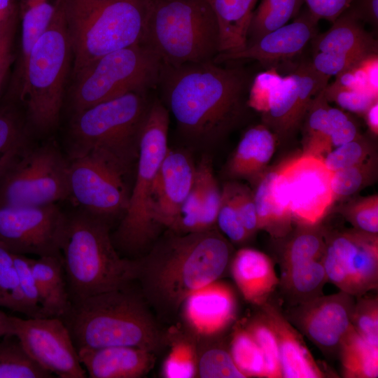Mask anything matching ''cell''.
Segmentation results:
<instances>
[{
	"instance_id": "obj_3",
	"label": "cell",
	"mask_w": 378,
	"mask_h": 378,
	"mask_svg": "<svg viewBox=\"0 0 378 378\" xmlns=\"http://www.w3.org/2000/svg\"><path fill=\"white\" fill-rule=\"evenodd\" d=\"M132 283L70 302L58 318L77 351L126 346L156 353L164 346V333L140 290L132 288Z\"/></svg>"
},
{
	"instance_id": "obj_32",
	"label": "cell",
	"mask_w": 378,
	"mask_h": 378,
	"mask_svg": "<svg viewBox=\"0 0 378 378\" xmlns=\"http://www.w3.org/2000/svg\"><path fill=\"white\" fill-rule=\"evenodd\" d=\"M53 375L38 365L13 333L0 342V378H50Z\"/></svg>"
},
{
	"instance_id": "obj_18",
	"label": "cell",
	"mask_w": 378,
	"mask_h": 378,
	"mask_svg": "<svg viewBox=\"0 0 378 378\" xmlns=\"http://www.w3.org/2000/svg\"><path fill=\"white\" fill-rule=\"evenodd\" d=\"M196 171L186 152L169 148L158 172L151 198V214L160 227L171 230L192 187Z\"/></svg>"
},
{
	"instance_id": "obj_58",
	"label": "cell",
	"mask_w": 378,
	"mask_h": 378,
	"mask_svg": "<svg viewBox=\"0 0 378 378\" xmlns=\"http://www.w3.org/2000/svg\"><path fill=\"white\" fill-rule=\"evenodd\" d=\"M15 27L14 26L0 34V66L7 59L13 57L11 52Z\"/></svg>"
},
{
	"instance_id": "obj_24",
	"label": "cell",
	"mask_w": 378,
	"mask_h": 378,
	"mask_svg": "<svg viewBox=\"0 0 378 378\" xmlns=\"http://www.w3.org/2000/svg\"><path fill=\"white\" fill-rule=\"evenodd\" d=\"M348 10L326 32L314 37L315 52H334L360 59L377 54V41Z\"/></svg>"
},
{
	"instance_id": "obj_60",
	"label": "cell",
	"mask_w": 378,
	"mask_h": 378,
	"mask_svg": "<svg viewBox=\"0 0 378 378\" xmlns=\"http://www.w3.org/2000/svg\"><path fill=\"white\" fill-rule=\"evenodd\" d=\"M370 130L376 135L378 133V102H374L365 113Z\"/></svg>"
},
{
	"instance_id": "obj_10",
	"label": "cell",
	"mask_w": 378,
	"mask_h": 378,
	"mask_svg": "<svg viewBox=\"0 0 378 378\" xmlns=\"http://www.w3.org/2000/svg\"><path fill=\"white\" fill-rule=\"evenodd\" d=\"M161 66L159 57L145 43L102 56L73 75L71 113L128 92L148 91L158 84Z\"/></svg>"
},
{
	"instance_id": "obj_34",
	"label": "cell",
	"mask_w": 378,
	"mask_h": 378,
	"mask_svg": "<svg viewBox=\"0 0 378 378\" xmlns=\"http://www.w3.org/2000/svg\"><path fill=\"white\" fill-rule=\"evenodd\" d=\"M0 307L36 318L20 289L13 253L0 243Z\"/></svg>"
},
{
	"instance_id": "obj_27",
	"label": "cell",
	"mask_w": 378,
	"mask_h": 378,
	"mask_svg": "<svg viewBox=\"0 0 378 378\" xmlns=\"http://www.w3.org/2000/svg\"><path fill=\"white\" fill-rule=\"evenodd\" d=\"M207 1L218 23L219 53L234 52L244 49L247 45L248 29L258 0Z\"/></svg>"
},
{
	"instance_id": "obj_41",
	"label": "cell",
	"mask_w": 378,
	"mask_h": 378,
	"mask_svg": "<svg viewBox=\"0 0 378 378\" xmlns=\"http://www.w3.org/2000/svg\"><path fill=\"white\" fill-rule=\"evenodd\" d=\"M282 78L276 67L269 68L255 76L248 89L246 102L248 107L262 113H265Z\"/></svg>"
},
{
	"instance_id": "obj_19",
	"label": "cell",
	"mask_w": 378,
	"mask_h": 378,
	"mask_svg": "<svg viewBox=\"0 0 378 378\" xmlns=\"http://www.w3.org/2000/svg\"><path fill=\"white\" fill-rule=\"evenodd\" d=\"M318 22L306 9L292 23L265 34L241 50L219 53L214 62L220 64L230 60L253 59L270 68V64L300 54L316 36Z\"/></svg>"
},
{
	"instance_id": "obj_54",
	"label": "cell",
	"mask_w": 378,
	"mask_h": 378,
	"mask_svg": "<svg viewBox=\"0 0 378 378\" xmlns=\"http://www.w3.org/2000/svg\"><path fill=\"white\" fill-rule=\"evenodd\" d=\"M347 10L359 20L377 26L378 0H354Z\"/></svg>"
},
{
	"instance_id": "obj_57",
	"label": "cell",
	"mask_w": 378,
	"mask_h": 378,
	"mask_svg": "<svg viewBox=\"0 0 378 378\" xmlns=\"http://www.w3.org/2000/svg\"><path fill=\"white\" fill-rule=\"evenodd\" d=\"M18 11L15 0H0V34L16 26Z\"/></svg>"
},
{
	"instance_id": "obj_56",
	"label": "cell",
	"mask_w": 378,
	"mask_h": 378,
	"mask_svg": "<svg viewBox=\"0 0 378 378\" xmlns=\"http://www.w3.org/2000/svg\"><path fill=\"white\" fill-rule=\"evenodd\" d=\"M358 136L356 125L349 118L342 126L330 134L329 142L332 146L337 147L358 139Z\"/></svg>"
},
{
	"instance_id": "obj_23",
	"label": "cell",
	"mask_w": 378,
	"mask_h": 378,
	"mask_svg": "<svg viewBox=\"0 0 378 378\" xmlns=\"http://www.w3.org/2000/svg\"><path fill=\"white\" fill-rule=\"evenodd\" d=\"M231 271L243 297L253 304L263 303L278 283L271 260L253 248H244L237 251Z\"/></svg>"
},
{
	"instance_id": "obj_5",
	"label": "cell",
	"mask_w": 378,
	"mask_h": 378,
	"mask_svg": "<svg viewBox=\"0 0 378 378\" xmlns=\"http://www.w3.org/2000/svg\"><path fill=\"white\" fill-rule=\"evenodd\" d=\"M147 92H128L72 114L68 159L95 152L130 174L137 161L141 130L153 101Z\"/></svg>"
},
{
	"instance_id": "obj_47",
	"label": "cell",
	"mask_w": 378,
	"mask_h": 378,
	"mask_svg": "<svg viewBox=\"0 0 378 378\" xmlns=\"http://www.w3.org/2000/svg\"><path fill=\"white\" fill-rule=\"evenodd\" d=\"M323 251V243L314 233L296 237L289 246L285 256L286 267L312 260H318Z\"/></svg>"
},
{
	"instance_id": "obj_50",
	"label": "cell",
	"mask_w": 378,
	"mask_h": 378,
	"mask_svg": "<svg viewBox=\"0 0 378 378\" xmlns=\"http://www.w3.org/2000/svg\"><path fill=\"white\" fill-rule=\"evenodd\" d=\"M363 59L339 53L315 52L311 64L317 72L330 77L352 69Z\"/></svg>"
},
{
	"instance_id": "obj_4",
	"label": "cell",
	"mask_w": 378,
	"mask_h": 378,
	"mask_svg": "<svg viewBox=\"0 0 378 378\" xmlns=\"http://www.w3.org/2000/svg\"><path fill=\"white\" fill-rule=\"evenodd\" d=\"M109 229L80 209L66 213L60 249L70 302L135 281L134 260L120 255Z\"/></svg>"
},
{
	"instance_id": "obj_25",
	"label": "cell",
	"mask_w": 378,
	"mask_h": 378,
	"mask_svg": "<svg viewBox=\"0 0 378 378\" xmlns=\"http://www.w3.org/2000/svg\"><path fill=\"white\" fill-rule=\"evenodd\" d=\"M267 321L273 329L279 344L282 377L316 378L323 373L297 332L274 310L268 309Z\"/></svg>"
},
{
	"instance_id": "obj_38",
	"label": "cell",
	"mask_w": 378,
	"mask_h": 378,
	"mask_svg": "<svg viewBox=\"0 0 378 378\" xmlns=\"http://www.w3.org/2000/svg\"><path fill=\"white\" fill-rule=\"evenodd\" d=\"M197 375L202 378H245L230 353L220 347H210L199 353Z\"/></svg>"
},
{
	"instance_id": "obj_48",
	"label": "cell",
	"mask_w": 378,
	"mask_h": 378,
	"mask_svg": "<svg viewBox=\"0 0 378 378\" xmlns=\"http://www.w3.org/2000/svg\"><path fill=\"white\" fill-rule=\"evenodd\" d=\"M326 87L313 98L306 113V126L312 137H318L329 141L328 111L330 106L325 95Z\"/></svg>"
},
{
	"instance_id": "obj_33",
	"label": "cell",
	"mask_w": 378,
	"mask_h": 378,
	"mask_svg": "<svg viewBox=\"0 0 378 378\" xmlns=\"http://www.w3.org/2000/svg\"><path fill=\"white\" fill-rule=\"evenodd\" d=\"M302 3L303 0H261L253 13L247 44L286 24L298 14Z\"/></svg>"
},
{
	"instance_id": "obj_31",
	"label": "cell",
	"mask_w": 378,
	"mask_h": 378,
	"mask_svg": "<svg viewBox=\"0 0 378 378\" xmlns=\"http://www.w3.org/2000/svg\"><path fill=\"white\" fill-rule=\"evenodd\" d=\"M193 335L172 330L164 334L169 351L163 362L161 374L165 378L197 377L199 352Z\"/></svg>"
},
{
	"instance_id": "obj_55",
	"label": "cell",
	"mask_w": 378,
	"mask_h": 378,
	"mask_svg": "<svg viewBox=\"0 0 378 378\" xmlns=\"http://www.w3.org/2000/svg\"><path fill=\"white\" fill-rule=\"evenodd\" d=\"M365 73L370 92L378 97V57L377 54L370 55L359 62Z\"/></svg>"
},
{
	"instance_id": "obj_11",
	"label": "cell",
	"mask_w": 378,
	"mask_h": 378,
	"mask_svg": "<svg viewBox=\"0 0 378 378\" xmlns=\"http://www.w3.org/2000/svg\"><path fill=\"white\" fill-rule=\"evenodd\" d=\"M69 195V160L53 141L31 143L0 177L1 205L57 204Z\"/></svg>"
},
{
	"instance_id": "obj_35",
	"label": "cell",
	"mask_w": 378,
	"mask_h": 378,
	"mask_svg": "<svg viewBox=\"0 0 378 378\" xmlns=\"http://www.w3.org/2000/svg\"><path fill=\"white\" fill-rule=\"evenodd\" d=\"M230 353L235 365L246 377H265L264 356L247 329H239L234 332Z\"/></svg>"
},
{
	"instance_id": "obj_51",
	"label": "cell",
	"mask_w": 378,
	"mask_h": 378,
	"mask_svg": "<svg viewBox=\"0 0 378 378\" xmlns=\"http://www.w3.org/2000/svg\"><path fill=\"white\" fill-rule=\"evenodd\" d=\"M229 186L241 223L250 236L259 229L253 193L244 186L232 183Z\"/></svg>"
},
{
	"instance_id": "obj_29",
	"label": "cell",
	"mask_w": 378,
	"mask_h": 378,
	"mask_svg": "<svg viewBox=\"0 0 378 378\" xmlns=\"http://www.w3.org/2000/svg\"><path fill=\"white\" fill-rule=\"evenodd\" d=\"M341 358L345 377L375 378L378 375V346L362 337L352 324L340 342Z\"/></svg>"
},
{
	"instance_id": "obj_16",
	"label": "cell",
	"mask_w": 378,
	"mask_h": 378,
	"mask_svg": "<svg viewBox=\"0 0 378 378\" xmlns=\"http://www.w3.org/2000/svg\"><path fill=\"white\" fill-rule=\"evenodd\" d=\"M279 171L287 186L290 215L308 225L318 222L335 198L330 186L332 172L323 160L305 155L288 162Z\"/></svg>"
},
{
	"instance_id": "obj_14",
	"label": "cell",
	"mask_w": 378,
	"mask_h": 378,
	"mask_svg": "<svg viewBox=\"0 0 378 378\" xmlns=\"http://www.w3.org/2000/svg\"><path fill=\"white\" fill-rule=\"evenodd\" d=\"M13 331L29 355L42 368L60 378H85L70 334L58 317L28 318L11 316Z\"/></svg>"
},
{
	"instance_id": "obj_49",
	"label": "cell",
	"mask_w": 378,
	"mask_h": 378,
	"mask_svg": "<svg viewBox=\"0 0 378 378\" xmlns=\"http://www.w3.org/2000/svg\"><path fill=\"white\" fill-rule=\"evenodd\" d=\"M363 162L332 172L330 186L335 197L356 193L365 182Z\"/></svg>"
},
{
	"instance_id": "obj_26",
	"label": "cell",
	"mask_w": 378,
	"mask_h": 378,
	"mask_svg": "<svg viewBox=\"0 0 378 378\" xmlns=\"http://www.w3.org/2000/svg\"><path fill=\"white\" fill-rule=\"evenodd\" d=\"M31 266L44 316L59 317L70 304L62 255L31 258Z\"/></svg>"
},
{
	"instance_id": "obj_44",
	"label": "cell",
	"mask_w": 378,
	"mask_h": 378,
	"mask_svg": "<svg viewBox=\"0 0 378 378\" xmlns=\"http://www.w3.org/2000/svg\"><path fill=\"white\" fill-rule=\"evenodd\" d=\"M356 331L371 344L378 346V309L374 300H363L354 308L351 322Z\"/></svg>"
},
{
	"instance_id": "obj_30",
	"label": "cell",
	"mask_w": 378,
	"mask_h": 378,
	"mask_svg": "<svg viewBox=\"0 0 378 378\" xmlns=\"http://www.w3.org/2000/svg\"><path fill=\"white\" fill-rule=\"evenodd\" d=\"M30 144L24 117L15 104L7 102L0 108V177Z\"/></svg>"
},
{
	"instance_id": "obj_61",
	"label": "cell",
	"mask_w": 378,
	"mask_h": 378,
	"mask_svg": "<svg viewBox=\"0 0 378 378\" xmlns=\"http://www.w3.org/2000/svg\"><path fill=\"white\" fill-rule=\"evenodd\" d=\"M9 333H13L11 316L0 309V338Z\"/></svg>"
},
{
	"instance_id": "obj_8",
	"label": "cell",
	"mask_w": 378,
	"mask_h": 378,
	"mask_svg": "<svg viewBox=\"0 0 378 378\" xmlns=\"http://www.w3.org/2000/svg\"><path fill=\"white\" fill-rule=\"evenodd\" d=\"M144 43L163 64L214 61L219 53L214 11L207 0H148Z\"/></svg>"
},
{
	"instance_id": "obj_45",
	"label": "cell",
	"mask_w": 378,
	"mask_h": 378,
	"mask_svg": "<svg viewBox=\"0 0 378 378\" xmlns=\"http://www.w3.org/2000/svg\"><path fill=\"white\" fill-rule=\"evenodd\" d=\"M366 147L356 139L349 143L335 147L323 160L326 167L332 172L364 162Z\"/></svg>"
},
{
	"instance_id": "obj_59",
	"label": "cell",
	"mask_w": 378,
	"mask_h": 378,
	"mask_svg": "<svg viewBox=\"0 0 378 378\" xmlns=\"http://www.w3.org/2000/svg\"><path fill=\"white\" fill-rule=\"evenodd\" d=\"M332 83L341 88L363 91L352 69L337 75L336 80Z\"/></svg>"
},
{
	"instance_id": "obj_28",
	"label": "cell",
	"mask_w": 378,
	"mask_h": 378,
	"mask_svg": "<svg viewBox=\"0 0 378 378\" xmlns=\"http://www.w3.org/2000/svg\"><path fill=\"white\" fill-rule=\"evenodd\" d=\"M274 149V134L269 128L264 125L249 128L230 161V174L244 178L257 175L270 162Z\"/></svg>"
},
{
	"instance_id": "obj_22",
	"label": "cell",
	"mask_w": 378,
	"mask_h": 378,
	"mask_svg": "<svg viewBox=\"0 0 378 378\" xmlns=\"http://www.w3.org/2000/svg\"><path fill=\"white\" fill-rule=\"evenodd\" d=\"M354 308L348 293L319 298L312 302L302 316L303 329L320 347L340 346L351 325Z\"/></svg>"
},
{
	"instance_id": "obj_42",
	"label": "cell",
	"mask_w": 378,
	"mask_h": 378,
	"mask_svg": "<svg viewBox=\"0 0 378 378\" xmlns=\"http://www.w3.org/2000/svg\"><path fill=\"white\" fill-rule=\"evenodd\" d=\"M221 202L216 225L230 241L240 243L249 234L244 228L232 199L229 183L221 191Z\"/></svg>"
},
{
	"instance_id": "obj_13",
	"label": "cell",
	"mask_w": 378,
	"mask_h": 378,
	"mask_svg": "<svg viewBox=\"0 0 378 378\" xmlns=\"http://www.w3.org/2000/svg\"><path fill=\"white\" fill-rule=\"evenodd\" d=\"M66 213L57 204H0V243L15 254L62 256Z\"/></svg>"
},
{
	"instance_id": "obj_39",
	"label": "cell",
	"mask_w": 378,
	"mask_h": 378,
	"mask_svg": "<svg viewBox=\"0 0 378 378\" xmlns=\"http://www.w3.org/2000/svg\"><path fill=\"white\" fill-rule=\"evenodd\" d=\"M264 356L265 377H281L279 349L276 335L267 321L255 320L247 328Z\"/></svg>"
},
{
	"instance_id": "obj_2",
	"label": "cell",
	"mask_w": 378,
	"mask_h": 378,
	"mask_svg": "<svg viewBox=\"0 0 378 378\" xmlns=\"http://www.w3.org/2000/svg\"><path fill=\"white\" fill-rule=\"evenodd\" d=\"M230 257L228 242L215 229L169 230L149 251L133 259L135 281L148 305L160 316L171 317L190 294L223 274Z\"/></svg>"
},
{
	"instance_id": "obj_1",
	"label": "cell",
	"mask_w": 378,
	"mask_h": 378,
	"mask_svg": "<svg viewBox=\"0 0 378 378\" xmlns=\"http://www.w3.org/2000/svg\"><path fill=\"white\" fill-rule=\"evenodd\" d=\"M251 80L242 68L222 67L211 61L162 64L158 84L183 136L207 144L241 119Z\"/></svg>"
},
{
	"instance_id": "obj_40",
	"label": "cell",
	"mask_w": 378,
	"mask_h": 378,
	"mask_svg": "<svg viewBox=\"0 0 378 378\" xmlns=\"http://www.w3.org/2000/svg\"><path fill=\"white\" fill-rule=\"evenodd\" d=\"M274 174L275 171L266 174L253 193L259 229L267 228L274 224L284 223L289 218L280 211L274 200L272 183Z\"/></svg>"
},
{
	"instance_id": "obj_9",
	"label": "cell",
	"mask_w": 378,
	"mask_h": 378,
	"mask_svg": "<svg viewBox=\"0 0 378 378\" xmlns=\"http://www.w3.org/2000/svg\"><path fill=\"white\" fill-rule=\"evenodd\" d=\"M169 111L152 101L139 140L136 172L126 211L111 235L116 250L127 258L144 255L155 240L159 227L151 214L152 191L162 162L169 150Z\"/></svg>"
},
{
	"instance_id": "obj_37",
	"label": "cell",
	"mask_w": 378,
	"mask_h": 378,
	"mask_svg": "<svg viewBox=\"0 0 378 378\" xmlns=\"http://www.w3.org/2000/svg\"><path fill=\"white\" fill-rule=\"evenodd\" d=\"M285 279L293 290L308 295L318 290L327 278L323 263L312 260L286 267Z\"/></svg>"
},
{
	"instance_id": "obj_6",
	"label": "cell",
	"mask_w": 378,
	"mask_h": 378,
	"mask_svg": "<svg viewBox=\"0 0 378 378\" xmlns=\"http://www.w3.org/2000/svg\"><path fill=\"white\" fill-rule=\"evenodd\" d=\"M148 0H62L75 75L102 56L144 43Z\"/></svg>"
},
{
	"instance_id": "obj_17",
	"label": "cell",
	"mask_w": 378,
	"mask_h": 378,
	"mask_svg": "<svg viewBox=\"0 0 378 378\" xmlns=\"http://www.w3.org/2000/svg\"><path fill=\"white\" fill-rule=\"evenodd\" d=\"M330 78L317 72L311 62H302L294 72L282 78L267 111L262 113L264 125L280 134L294 130Z\"/></svg>"
},
{
	"instance_id": "obj_15",
	"label": "cell",
	"mask_w": 378,
	"mask_h": 378,
	"mask_svg": "<svg viewBox=\"0 0 378 378\" xmlns=\"http://www.w3.org/2000/svg\"><path fill=\"white\" fill-rule=\"evenodd\" d=\"M322 263L326 278L343 292L362 293L377 284V238L368 234L338 236L328 247Z\"/></svg>"
},
{
	"instance_id": "obj_46",
	"label": "cell",
	"mask_w": 378,
	"mask_h": 378,
	"mask_svg": "<svg viewBox=\"0 0 378 378\" xmlns=\"http://www.w3.org/2000/svg\"><path fill=\"white\" fill-rule=\"evenodd\" d=\"M13 260L20 287L28 304L36 318L46 317L40 304L39 295L31 271V258L26 255L13 253Z\"/></svg>"
},
{
	"instance_id": "obj_62",
	"label": "cell",
	"mask_w": 378,
	"mask_h": 378,
	"mask_svg": "<svg viewBox=\"0 0 378 378\" xmlns=\"http://www.w3.org/2000/svg\"><path fill=\"white\" fill-rule=\"evenodd\" d=\"M13 57L7 59L4 64L0 66V90L1 85L6 77V75L9 71L10 66L12 64Z\"/></svg>"
},
{
	"instance_id": "obj_43",
	"label": "cell",
	"mask_w": 378,
	"mask_h": 378,
	"mask_svg": "<svg viewBox=\"0 0 378 378\" xmlns=\"http://www.w3.org/2000/svg\"><path fill=\"white\" fill-rule=\"evenodd\" d=\"M325 95L328 101H334L340 108L359 114H365L378 97L365 91L341 88L333 83L326 85Z\"/></svg>"
},
{
	"instance_id": "obj_36",
	"label": "cell",
	"mask_w": 378,
	"mask_h": 378,
	"mask_svg": "<svg viewBox=\"0 0 378 378\" xmlns=\"http://www.w3.org/2000/svg\"><path fill=\"white\" fill-rule=\"evenodd\" d=\"M202 188V214L205 230L214 229L221 202V191L214 176L211 161L204 156L196 165Z\"/></svg>"
},
{
	"instance_id": "obj_21",
	"label": "cell",
	"mask_w": 378,
	"mask_h": 378,
	"mask_svg": "<svg viewBox=\"0 0 378 378\" xmlns=\"http://www.w3.org/2000/svg\"><path fill=\"white\" fill-rule=\"evenodd\" d=\"M80 361L90 378H139L155 363V353L134 346L83 348Z\"/></svg>"
},
{
	"instance_id": "obj_7",
	"label": "cell",
	"mask_w": 378,
	"mask_h": 378,
	"mask_svg": "<svg viewBox=\"0 0 378 378\" xmlns=\"http://www.w3.org/2000/svg\"><path fill=\"white\" fill-rule=\"evenodd\" d=\"M71 57L61 0L49 27L29 53L17 99L24 104L30 133L46 134L57 125Z\"/></svg>"
},
{
	"instance_id": "obj_12",
	"label": "cell",
	"mask_w": 378,
	"mask_h": 378,
	"mask_svg": "<svg viewBox=\"0 0 378 378\" xmlns=\"http://www.w3.org/2000/svg\"><path fill=\"white\" fill-rule=\"evenodd\" d=\"M69 160V199L78 209L110 225L124 215L131 189L129 173L95 152Z\"/></svg>"
},
{
	"instance_id": "obj_20",
	"label": "cell",
	"mask_w": 378,
	"mask_h": 378,
	"mask_svg": "<svg viewBox=\"0 0 378 378\" xmlns=\"http://www.w3.org/2000/svg\"><path fill=\"white\" fill-rule=\"evenodd\" d=\"M180 311L191 335L206 338L220 333L233 321L236 300L231 288L216 280L190 294Z\"/></svg>"
},
{
	"instance_id": "obj_52",
	"label": "cell",
	"mask_w": 378,
	"mask_h": 378,
	"mask_svg": "<svg viewBox=\"0 0 378 378\" xmlns=\"http://www.w3.org/2000/svg\"><path fill=\"white\" fill-rule=\"evenodd\" d=\"M350 217L353 223L365 234L374 235L378 232V200L372 196L356 204L351 209Z\"/></svg>"
},
{
	"instance_id": "obj_53",
	"label": "cell",
	"mask_w": 378,
	"mask_h": 378,
	"mask_svg": "<svg viewBox=\"0 0 378 378\" xmlns=\"http://www.w3.org/2000/svg\"><path fill=\"white\" fill-rule=\"evenodd\" d=\"M310 14L319 21L326 20L332 23L344 13L354 0H303Z\"/></svg>"
}]
</instances>
